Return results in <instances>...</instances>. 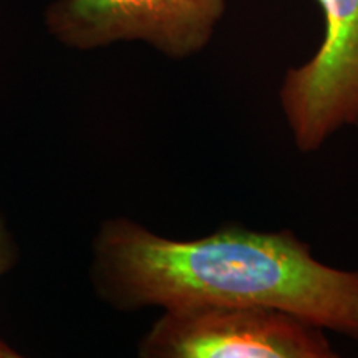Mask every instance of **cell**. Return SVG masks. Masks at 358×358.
<instances>
[{
    "label": "cell",
    "mask_w": 358,
    "mask_h": 358,
    "mask_svg": "<svg viewBox=\"0 0 358 358\" xmlns=\"http://www.w3.org/2000/svg\"><path fill=\"white\" fill-rule=\"evenodd\" d=\"M90 280L118 312L262 306L358 338V272L327 266L292 231L226 226L182 241L110 217L93 237Z\"/></svg>",
    "instance_id": "cell-1"
},
{
    "label": "cell",
    "mask_w": 358,
    "mask_h": 358,
    "mask_svg": "<svg viewBox=\"0 0 358 358\" xmlns=\"http://www.w3.org/2000/svg\"><path fill=\"white\" fill-rule=\"evenodd\" d=\"M141 358H334L324 329L262 306L163 310L138 343Z\"/></svg>",
    "instance_id": "cell-2"
},
{
    "label": "cell",
    "mask_w": 358,
    "mask_h": 358,
    "mask_svg": "<svg viewBox=\"0 0 358 358\" xmlns=\"http://www.w3.org/2000/svg\"><path fill=\"white\" fill-rule=\"evenodd\" d=\"M226 8L227 0H52L43 22L71 50L141 42L179 62L209 47Z\"/></svg>",
    "instance_id": "cell-3"
},
{
    "label": "cell",
    "mask_w": 358,
    "mask_h": 358,
    "mask_svg": "<svg viewBox=\"0 0 358 358\" xmlns=\"http://www.w3.org/2000/svg\"><path fill=\"white\" fill-rule=\"evenodd\" d=\"M324 38L303 64L285 71L282 115L301 153L319 151L343 128L358 129V0H317Z\"/></svg>",
    "instance_id": "cell-4"
},
{
    "label": "cell",
    "mask_w": 358,
    "mask_h": 358,
    "mask_svg": "<svg viewBox=\"0 0 358 358\" xmlns=\"http://www.w3.org/2000/svg\"><path fill=\"white\" fill-rule=\"evenodd\" d=\"M17 257H19V254H17V245L13 243L12 232L8 231L3 219L0 217V277L6 275L15 266ZM17 357H20V353H17L15 348H12L3 340H0V358Z\"/></svg>",
    "instance_id": "cell-5"
}]
</instances>
